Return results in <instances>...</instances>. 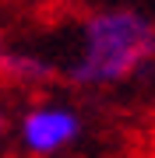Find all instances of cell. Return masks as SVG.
I'll return each instance as SVG.
<instances>
[{"instance_id": "1", "label": "cell", "mask_w": 155, "mask_h": 158, "mask_svg": "<svg viewBox=\"0 0 155 158\" xmlns=\"http://www.w3.org/2000/svg\"><path fill=\"white\" fill-rule=\"evenodd\" d=\"M155 63V18L138 7H95L81 18L74 56L60 63L71 88H116Z\"/></svg>"}, {"instance_id": "2", "label": "cell", "mask_w": 155, "mask_h": 158, "mask_svg": "<svg viewBox=\"0 0 155 158\" xmlns=\"http://www.w3.org/2000/svg\"><path fill=\"white\" fill-rule=\"evenodd\" d=\"M85 134V116L71 102L35 98L14 119V137L25 158H57Z\"/></svg>"}, {"instance_id": "3", "label": "cell", "mask_w": 155, "mask_h": 158, "mask_svg": "<svg viewBox=\"0 0 155 158\" xmlns=\"http://www.w3.org/2000/svg\"><path fill=\"white\" fill-rule=\"evenodd\" d=\"M60 81V63L25 46H11L0 39V88L11 91H42Z\"/></svg>"}, {"instance_id": "4", "label": "cell", "mask_w": 155, "mask_h": 158, "mask_svg": "<svg viewBox=\"0 0 155 158\" xmlns=\"http://www.w3.org/2000/svg\"><path fill=\"white\" fill-rule=\"evenodd\" d=\"M7 130H11V116H7L4 102H0V141H4V137H7Z\"/></svg>"}, {"instance_id": "5", "label": "cell", "mask_w": 155, "mask_h": 158, "mask_svg": "<svg viewBox=\"0 0 155 158\" xmlns=\"http://www.w3.org/2000/svg\"><path fill=\"white\" fill-rule=\"evenodd\" d=\"M0 39H4V35H0Z\"/></svg>"}]
</instances>
